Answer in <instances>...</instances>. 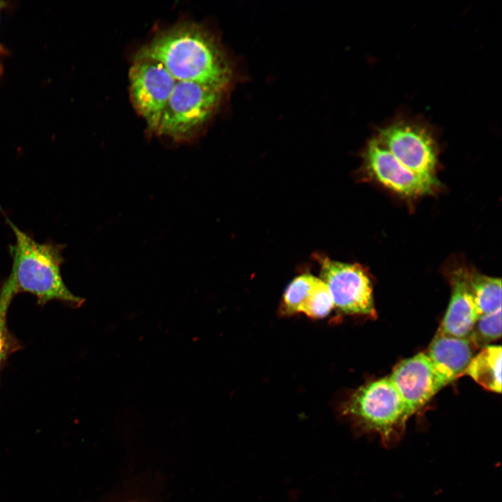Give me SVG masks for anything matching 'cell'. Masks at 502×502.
<instances>
[{
	"label": "cell",
	"instance_id": "1",
	"mask_svg": "<svg viewBox=\"0 0 502 502\" xmlns=\"http://www.w3.org/2000/svg\"><path fill=\"white\" fill-rule=\"evenodd\" d=\"M134 58L160 62L177 81L193 82L225 91L233 70L217 38L205 27L178 23L155 35Z\"/></svg>",
	"mask_w": 502,
	"mask_h": 502
},
{
	"label": "cell",
	"instance_id": "2",
	"mask_svg": "<svg viewBox=\"0 0 502 502\" xmlns=\"http://www.w3.org/2000/svg\"><path fill=\"white\" fill-rule=\"evenodd\" d=\"M4 216L15 238V243L8 247L13 263L4 282L15 294L27 292L35 296L41 306L52 301L72 307L82 305L84 299L68 289L61 275L66 245L52 241L37 242Z\"/></svg>",
	"mask_w": 502,
	"mask_h": 502
},
{
	"label": "cell",
	"instance_id": "3",
	"mask_svg": "<svg viewBox=\"0 0 502 502\" xmlns=\"http://www.w3.org/2000/svg\"><path fill=\"white\" fill-rule=\"evenodd\" d=\"M357 435L376 434L386 448L401 440L411 416L389 377L370 381L354 390L340 407Z\"/></svg>",
	"mask_w": 502,
	"mask_h": 502
},
{
	"label": "cell",
	"instance_id": "4",
	"mask_svg": "<svg viewBox=\"0 0 502 502\" xmlns=\"http://www.w3.org/2000/svg\"><path fill=\"white\" fill-rule=\"evenodd\" d=\"M224 91L177 81L154 133L176 142L193 139L218 108Z\"/></svg>",
	"mask_w": 502,
	"mask_h": 502
},
{
	"label": "cell",
	"instance_id": "5",
	"mask_svg": "<svg viewBox=\"0 0 502 502\" xmlns=\"http://www.w3.org/2000/svg\"><path fill=\"white\" fill-rule=\"evenodd\" d=\"M318 258L320 279L327 286L338 312L375 317L372 284L363 267L328 257Z\"/></svg>",
	"mask_w": 502,
	"mask_h": 502
},
{
	"label": "cell",
	"instance_id": "6",
	"mask_svg": "<svg viewBox=\"0 0 502 502\" xmlns=\"http://www.w3.org/2000/svg\"><path fill=\"white\" fill-rule=\"evenodd\" d=\"M176 82L160 62L134 58L129 70L130 99L150 132L156 130Z\"/></svg>",
	"mask_w": 502,
	"mask_h": 502
},
{
	"label": "cell",
	"instance_id": "7",
	"mask_svg": "<svg viewBox=\"0 0 502 502\" xmlns=\"http://www.w3.org/2000/svg\"><path fill=\"white\" fill-rule=\"evenodd\" d=\"M376 139L413 172L434 177L437 161L435 141L427 129L416 123L398 121L379 130Z\"/></svg>",
	"mask_w": 502,
	"mask_h": 502
},
{
	"label": "cell",
	"instance_id": "8",
	"mask_svg": "<svg viewBox=\"0 0 502 502\" xmlns=\"http://www.w3.org/2000/svg\"><path fill=\"white\" fill-rule=\"evenodd\" d=\"M389 379L411 416L420 411L447 385L425 352L399 363L393 370Z\"/></svg>",
	"mask_w": 502,
	"mask_h": 502
},
{
	"label": "cell",
	"instance_id": "9",
	"mask_svg": "<svg viewBox=\"0 0 502 502\" xmlns=\"http://www.w3.org/2000/svg\"><path fill=\"white\" fill-rule=\"evenodd\" d=\"M364 158L370 174L387 188L402 195H425L433 190L436 184L435 177L422 176L404 166L376 138L369 142Z\"/></svg>",
	"mask_w": 502,
	"mask_h": 502
},
{
	"label": "cell",
	"instance_id": "10",
	"mask_svg": "<svg viewBox=\"0 0 502 502\" xmlns=\"http://www.w3.org/2000/svg\"><path fill=\"white\" fill-rule=\"evenodd\" d=\"M476 350L469 337L436 333L425 353L448 385L465 374Z\"/></svg>",
	"mask_w": 502,
	"mask_h": 502
},
{
	"label": "cell",
	"instance_id": "11",
	"mask_svg": "<svg viewBox=\"0 0 502 502\" xmlns=\"http://www.w3.org/2000/svg\"><path fill=\"white\" fill-rule=\"evenodd\" d=\"M450 282V301L437 333L468 337L478 317L471 294L470 274L457 270L452 273Z\"/></svg>",
	"mask_w": 502,
	"mask_h": 502
},
{
	"label": "cell",
	"instance_id": "12",
	"mask_svg": "<svg viewBox=\"0 0 502 502\" xmlns=\"http://www.w3.org/2000/svg\"><path fill=\"white\" fill-rule=\"evenodd\" d=\"M501 347L489 345L480 349L471 360L465 374L485 389L501 392Z\"/></svg>",
	"mask_w": 502,
	"mask_h": 502
},
{
	"label": "cell",
	"instance_id": "13",
	"mask_svg": "<svg viewBox=\"0 0 502 502\" xmlns=\"http://www.w3.org/2000/svg\"><path fill=\"white\" fill-rule=\"evenodd\" d=\"M470 284L478 317L501 309V280L500 278L472 273L470 274Z\"/></svg>",
	"mask_w": 502,
	"mask_h": 502
},
{
	"label": "cell",
	"instance_id": "14",
	"mask_svg": "<svg viewBox=\"0 0 502 502\" xmlns=\"http://www.w3.org/2000/svg\"><path fill=\"white\" fill-rule=\"evenodd\" d=\"M16 294L6 282L0 289V373L8 358L22 349V344L8 327L7 314L10 304Z\"/></svg>",
	"mask_w": 502,
	"mask_h": 502
},
{
	"label": "cell",
	"instance_id": "15",
	"mask_svg": "<svg viewBox=\"0 0 502 502\" xmlns=\"http://www.w3.org/2000/svg\"><path fill=\"white\" fill-rule=\"evenodd\" d=\"M319 280V278L310 273L296 277L284 291L281 304L282 313L284 315L299 313Z\"/></svg>",
	"mask_w": 502,
	"mask_h": 502
},
{
	"label": "cell",
	"instance_id": "16",
	"mask_svg": "<svg viewBox=\"0 0 502 502\" xmlns=\"http://www.w3.org/2000/svg\"><path fill=\"white\" fill-rule=\"evenodd\" d=\"M501 336V309L479 317L468 337L477 349L489 346Z\"/></svg>",
	"mask_w": 502,
	"mask_h": 502
},
{
	"label": "cell",
	"instance_id": "17",
	"mask_svg": "<svg viewBox=\"0 0 502 502\" xmlns=\"http://www.w3.org/2000/svg\"><path fill=\"white\" fill-rule=\"evenodd\" d=\"M334 307L333 299L326 284L319 278L311 295L301 307L299 313L312 319L324 318Z\"/></svg>",
	"mask_w": 502,
	"mask_h": 502
},
{
	"label": "cell",
	"instance_id": "18",
	"mask_svg": "<svg viewBox=\"0 0 502 502\" xmlns=\"http://www.w3.org/2000/svg\"><path fill=\"white\" fill-rule=\"evenodd\" d=\"M1 6H0V8H1Z\"/></svg>",
	"mask_w": 502,
	"mask_h": 502
}]
</instances>
